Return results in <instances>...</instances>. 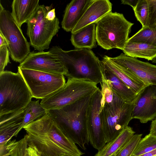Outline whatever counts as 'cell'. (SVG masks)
I'll return each mask as SVG.
<instances>
[{
  "instance_id": "obj_2",
  "label": "cell",
  "mask_w": 156,
  "mask_h": 156,
  "mask_svg": "<svg viewBox=\"0 0 156 156\" xmlns=\"http://www.w3.org/2000/svg\"><path fill=\"white\" fill-rule=\"evenodd\" d=\"M60 61L67 78L88 80L98 84L103 80L100 60L90 49L65 51L53 46L49 51Z\"/></svg>"
},
{
  "instance_id": "obj_9",
  "label": "cell",
  "mask_w": 156,
  "mask_h": 156,
  "mask_svg": "<svg viewBox=\"0 0 156 156\" xmlns=\"http://www.w3.org/2000/svg\"><path fill=\"white\" fill-rule=\"evenodd\" d=\"M0 33L8 42V47L12 59L21 63L30 52V44L24 36L11 13L5 10L1 2Z\"/></svg>"
},
{
  "instance_id": "obj_37",
  "label": "cell",
  "mask_w": 156,
  "mask_h": 156,
  "mask_svg": "<svg viewBox=\"0 0 156 156\" xmlns=\"http://www.w3.org/2000/svg\"><path fill=\"white\" fill-rule=\"evenodd\" d=\"M8 42L5 37L0 33V47L6 45H8Z\"/></svg>"
},
{
  "instance_id": "obj_34",
  "label": "cell",
  "mask_w": 156,
  "mask_h": 156,
  "mask_svg": "<svg viewBox=\"0 0 156 156\" xmlns=\"http://www.w3.org/2000/svg\"><path fill=\"white\" fill-rule=\"evenodd\" d=\"M139 0H121V4L127 5L131 6L134 9L136 7Z\"/></svg>"
},
{
  "instance_id": "obj_10",
  "label": "cell",
  "mask_w": 156,
  "mask_h": 156,
  "mask_svg": "<svg viewBox=\"0 0 156 156\" xmlns=\"http://www.w3.org/2000/svg\"><path fill=\"white\" fill-rule=\"evenodd\" d=\"M33 98L41 99L62 87L66 83L64 75L49 73L18 67Z\"/></svg>"
},
{
  "instance_id": "obj_41",
  "label": "cell",
  "mask_w": 156,
  "mask_h": 156,
  "mask_svg": "<svg viewBox=\"0 0 156 156\" xmlns=\"http://www.w3.org/2000/svg\"><path fill=\"white\" fill-rule=\"evenodd\" d=\"M115 154H112V155H110V156H115Z\"/></svg>"
},
{
  "instance_id": "obj_12",
  "label": "cell",
  "mask_w": 156,
  "mask_h": 156,
  "mask_svg": "<svg viewBox=\"0 0 156 156\" xmlns=\"http://www.w3.org/2000/svg\"><path fill=\"white\" fill-rule=\"evenodd\" d=\"M106 56L111 61L135 76L146 85L156 86V65L123 53L115 57Z\"/></svg>"
},
{
  "instance_id": "obj_17",
  "label": "cell",
  "mask_w": 156,
  "mask_h": 156,
  "mask_svg": "<svg viewBox=\"0 0 156 156\" xmlns=\"http://www.w3.org/2000/svg\"><path fill=\"white\" fill-rule=\"evenodd\" d=\"M94 0H73L67 5L61 23L67 32L72 31Z\"/></svg>"
},
{
  "instance_id": "obj_15",
  "label": "cell",
  "mask_w": 156,
  "mask_h": 156,
  "mask_svg": "<svg viewBox=\"0 0 156 156\" xmlns=\"http://www.w3.org/2000/svg\"><path fill=\"white\" fill-rule=\"evenodd\" d=\"M112 4L108 0H94L71 33L76 32L89 24L96 23L100 19L112 12Z\"/></svg>"
},
{
  "instance_id": "obj_42",
  "label": "cell",
  "mask_w": 156,
  "mask_h": 156,
  "mask_svg": "<svg viewBox=\"0 0 156 156\" xmlns=\"http://www.w3.org/2000/svg\"><path fill=\"white\" fill-rule=\"evenodd\" d=\"M66 156L63 155V156Z\"/></svg>"
},
{
  "instance_id": "obj_5",
  "label": "cell",
  "mask_w": 156,
  "mask_h": 156,
  "mask_svg": "<svg viewBox=\"0 0 156 156\" xmlns=\"http://www.w3.org/2000/svg\"><path fill=\"white\" fill-rule=\"evenodd\" d=\"M96 24L95 37L98 44L107 50L116 48L122 50L134 24L128 21L122 14L112 12Z\"/></svg>"
},
{
  "instance_id": "obj_19",
  "label": "cell",
  "mask_w": 156,
  "mask_h": 156,
  "mask_svg": "<svg viewBox=\"0 0 156 156\" xmlns=\"http://www.w3.org/2000/svg\"><path fill=\"white\" fill-rule=\"evenodd\" d=\"M39 0H14L12 15L19 27L27 23L39 6Z\"/></svg>"
},
{
  "instance_id": "obj_18",
  "label": "cell",
  "mask_w": 156,
  "mask_h": 156,
  "mask_svg": "<svg viewBox=\"0 0 156 156\" xmlns=\"http://www.w3.org/2000/svg\"><path fill=\"white\" fill-rule=\"evenodd\" d=\"M103 78L112 90L125 102L134 103L138 95L100 60Z\"/></svg>"
},
{
  "instance_id": "obj_38",
  "label": "cell",
  "mask_w": 156,
  "mask_h": 156,
  "mask_svg": "<svg viewBox=\"0 0 156 156\" xmlns=\"http://www.w3.org/2000/svg\"><path fill=\"white\" fill-rule=\"evenodd\" d=\"M139 156H156V149Z\"/></svg>"
},
{
  "instance_id": "obj_40",
  "label": "cell",
  "mask_w": 156,
  "mask_h": 156,
  "mask_svg": "<svg viewBox=\"0 0 156 156\" xmlns=\"http://www.w3.org/2000/svg\"><path fill=\"white\" fill-rule=\"evenodd\" d=\"M151 28H153L156 30V23L154 24L152 27Z\"/></svg>"
},
{
  "instance_id": "obj_23",
  "label": "cell",
  "mask_w": 156,
  "mask_h": 156,
  "mask_svg": "<svg viewBox=\"0 0 156 156\" xmlns=\"http://www.w3.org/2000/svg\"><path fill=\"white\" fill-rule=\"evenodd\" d=\"M122 51L127 56L148 60L151 61L156 56V46L144 43L127 41Z\"/></svg>"
},
{
  "instance_id": "obj_20",
  "label": "cell",
  "mask_w": 156,
  "mask_h": 156,
  "mask_svg": "<svg viewBox=\"0 0 156 156\" xmlns=\"http://www.w3.org/2000/svg\"><path fill=\"white\" fill-rule=\"evenodd\" d=\"M96 23L89 24L76 32L72 33L70 41L76 49H92L96 47Z\"/></svg>"
},
{
  "instance_id": "obj_21",
  "label": "cell",
  "mask_w": 156,
  "mask_h": 156,
  "mask_svg": "<svg viewBox=\"0 0 156 156\" xmlns=\"http://www.w3.org/2000/svg\"><path fill=\"white\" fill-rule=\"evenodd\" d=\"M128 87L137 95L146 85L130 73L119 67L105 55L101 60Z\"/></svg>"
},
{
  "instance_id": "obj_39",
  "label": "cell",
  "mask_w": 156,
  "mask_h": 156,
  "mask_svg": "<svg viewBox=\"0 0 156 156\" xmlns=\"http://www.w3.org/2000/svg\"><path fill=\"white\" fill-rule=\"evenodd\" d=\"M151 61L153 63H156V56Z\"/></svg>"
},
{
  "instance_id": "obj_33",
  "label": "cell",
  "mask_w": 156,
  "mask_h": 156,
  "mask_svg": "<svg viewBox=\"0 0 156 156\" xmlns=\"http://www.w3.org/2000/svg\"><path fill=\"white\" fill-rule=\"evenodd\" d=\"M46 18L49 21H53L56 17L55 9H53L48 11L45 16Z\"/></svg>"
},
{
  "instance_id": "obj_26",
  "label": "cell",
  "mask_w": 156,
  "mask_h": 156,
  "mask_svg": "<svg viewBox=\"0 0 156 156\" xmlns=\"http://www.w3.org/2000/svg\"><path fill=\"white\" fill-rule=\"evenodd\" d=\"M156 149V136L150 134L141 139L131 156H139Z\"/></svg>"
},
{
  "instance_id": "obj_25",
  "label": "cell",
  "mask_w": 156,
  "mask_h": 156,
  "mask_svg": "<svg viewBox=\"0 0 156 156\" xmlns=\"http://www.w3.org/2000/svg\"><path fill=\"white\" fill-rule=\"evenodd\" d=\"M128 41L147 43L156 46V30L147 27L142 28L129 38Z\"/></svg>"
},
{
  "instance_id": "obj_16",
  "label": "cell",
  "mask_w": 156,
  "mask_h": 156,
  "mask_svg": "<svg viewBox=\"0 0 156 156\" xmlns=\"http://www.w3.org/2000/svg\"><path fill=\"white\" fill-rule=\"evenodd\" d=\"M24 115L25 108L0 115V144H6L13 136H16Z\"/></svg>"
},
{
  "instance_id": "obj_35",
  "label": "cell",
  "mask_w": 156,
  "mask_h": 156,
  "mask_svg": "<svg viewBox=\"0 0 156 156\" xmlns=\"http://www.w3.org/2000/svg\"><path fill=\"white\" fill-rule=\"evenodd\" d=\"M149 134L156 136V118L151 122Z\"/></svg>"
},
{
  "instance_id": "obj_11",
  "label": "cell",
  "mask_w": 156,
  "mask_h": 156,
  "mask_svg": "<svg viewBox=\"0 0 156 156\" xmlns=\"http://www.w3.org/2000/svg\"><path fill=\"white\" fill-rule=\"evenodd\" d=\"M102 97L101 90L98 87L91 96L86 115L89 142L98 151L107 143L99 113Z\"/></svg>"
},
{
  "instance_id": "obj_1",
  "label": "cell",
  "mask_w": 156,
  "mask_h": 156,
  "mask_svg": "<svg viewBox=\"0 0 156 156\" xmlns=\"http://www.w3.org/2000/svg\"><path fill=\"white\" fill-rule=\"evenodd\" d=\"M23 128L27 133L28 143L34 145L42 156H81L84 154L65 134L48 111Z\"/></svg>"
},
{
  "instance_id": "obj_3",
  "label": "cell",
  "mask_w": 156,
  "mask_h": 156,
  "mask_svg": "<svg viewBox=\"0 0 156 156\" xmlns=\"http://www.w3.org/2000/svg\"><path fill=\"white\" fill-rule=\"evenodd\" d=\"M91 96L61 109L47 111L65 134L84 150L89 142L86 115Z\"/></svg>"
},
{
  "instance_id": "obj_28",
  "label": "cell",
  "mask_w": 156,
  "mask_h": 156,
  "mask_svg": "<svg viewBox=\"0 0 156 156\" xmlns=\"http://www.w3.org/2000/svg\"><path fill=\"white\" fill-rule=\"evenodd\" d=\"M142 135V134L134 135L128 142L115 154V156H131Z\"/></svg>"
},
{
  "instance_id": "obj_27",
  "label": "cell",
  "mask_w": 156,
  "mask_h": 156,
  "mask_svg": "<svg viewBox=\"0 0 156 156\" xmlns=\"http://www.w3.org/2000/svg\"><path fill=\"white\" fill-rule=\"evenodd\" d=\"M133 10L136 18L141 24L142 27H146L149 15L147 0H139Z\"/></svg>"
},
{
  "instance_id": "obj_36",
  "label": "cell",
  "mask_w": 156,
  "mask_h": 156,
  "mask_svg": "<svg viewBox=\"0 0 156 156\" xmlns=\"http://www.w3.org/2000/svg\"><path fill=\"white\" fill-rule=\"evenodd\" d=\"M6 144L0 145V156H9V153L6 148Z\"/></svg>"
},
{
  "instance_id": "obj_7",
  "label": "cell",
  "mask_w": 156,
  "mask_h": 156,
  "mask_svg": "<svg viewBox=\"0 0 156 156\" xmlns=\"http://www.w3.org/2000/svg\"><path fill=\"white\" fill-rule=\"evenodd\" d=\"M134 103L125 102L115 93L113 101L100 109V115L106 143L115 139L132 119Z\"/></svg>"
},
{
  "instance_id": "obj_30",
  "label": "cell",
  "mask_w": 156,
  "mask_h": 156,
  "mask_svg": "<svg viewBox=\"0 0 156 156\" xmlns=\"http://www.w3.org/2000/svg\"><path fill=\"white\" fill-rule=\"evenodd\" d=\"M10 55L7 45L0 47V73L4 71L5 67L9 63H10Z\"/></svg>"
},
{
  "instance_id": "obj_22",
  "label": "cell",
  "mask_w": 156,
  "mask_h": 156,
  "mask_svg": "<svg viewBox=\"0 0 156 156\" xmlns=\"http://www.w3.org/2000/svg\"><path fill=\"white\" fill-rule=\"evenodd\" d=\"M132 128L128 126L114 140L107 143L94 156H110L116 154L134 135Z\"/></svg>"
},
{
  "instance_id": "obj_24",
  "label": "cell",
  "mask_w": 156,
  "mask_h": 156,
  "mask_svg": "<svg viewBox=\"0 0 156 156\" xmlns=\"http://www.w3.org/2000/svg\"><path fill=\"white\" fill-rule=\"evenodd\" d=\"M47 112L39 103V100L31 101L25 108L24 119L16 136L24 126L42 117Z\"/></svg>"
},
{
  "instance_id": "obj_13",
  "label": "cell",
  "mask_w": 156,
  "mask_h": 156,
  "mask_svg": "<svg viewBox=\"0 0 156 156\" xmlns=\"http://www.w3.org/2000/svg\"><path fill=\"white\" fill-rule=\"evenodd\" d=\"M19 66L23 69L64 76L66 74L60 61L49 51L30 52Z\"/></svg>"
},
{
  "instance_id": "obj_4",
  "label": "cell",
  "mask_w": 156,
  "mask_h": 156,
  "mask_svg": "<svg viewBox=\"0 0 156 156\" xmlns=\"http://www.w3.org/2000/svg\"><path fill=\"white\" fill-rule=\"evenodd\" d=\"M33 97L20 73H0V115L25 108Z\"/></svg>"
},
{
  "instance_id": "obj_14",
  "label": "cell",
  "mask_w": 156,
  "mask_h": 156,
  "mask_svg": "<svg viewBox=\"0 0 156 156\" xmlns=\"http://www.w3.org/2000/svg\"><path fill=\"white\" fill-rule=\"evenodd\" d=\"M132 117L142 123L156 118V86L147 85L138 94L134 102Z\"/></svg>"
},
{
  "instance_id": "obj_32",
  "label": "cell",
  "mask_w": 156,
  "mask_h": 156,
  "mask_svg": "<svg viewBox=\"0 0 156 156\" xmlns=\"http://www.w3.org/2000/svg\"><path fill=\"white\" fill-rule=\"evenodd\" d=\"M27 156H42L36 147L31 143H28Z\"/></svg>"
},
{
  "instance_id": "obj_6",
  "label": "cell",
  "mask_w": 156,
  "mask_h": 156,
  "mask_svg": "<svg viewBox=\"0 0 156 156\" xmlns=\"http://www.w3.org/2000/svg\"><path fill=\"white\" fill-rule=\"evenodd\" d=\"M90 81L68 78L61 88L41 99L40 103L47 111L57 110L92 95L98 87Z\"/></svg>"
},
{
  "instance_id": "obj_8",
  "label": "cell",
  "mask_w": 156,
  "mask_h": 156,
  "mask_svg": "<svg viewBox=\"0 0 156 156\" xmlns=\"http://www.w3.org/2000/svg\"><path fill=\"white\" fill-rule=\"evenodd\" d=\"M50 9L49 7L39 5L27 23V34L30 44L39 51L49 48L52 38L60 28L58 18L52 21L46 18V13Z\"/></svg>"
},
{
  "instance_id": "obj_31",
  "label": "cell",
  "mask_w": 156,
  "mask_h": 156,
  "mask_svg": "<svg viewBox=\"0 0 156 156\" xmlns=\"http://www.w3.org/2000/svg\"><path fill=\"white\" fill-rule=\"evenodd\" d=\"M147 1L149 15L147 27H152L156 23V0Z\"/></svg>"
},
{
  "instance_id": "obj_29",
  "label": "cell",
  "mask_w": 156,
  "mask_h": 156,
  "mask_svg": "<svg viewBox=\"0 0 156 156\" xmlns=\"http://www.w3.org/2000/svg\"><path fill=\"white\" fill-rule=\"evenodd\" d=\"M100 84L102 95L101 107H102L105 104L110 103L113 101L115 93L111 89L104 78H103L102 82Z\"/></svg>"
}]
</instances>
